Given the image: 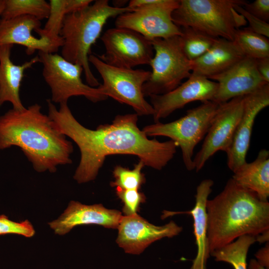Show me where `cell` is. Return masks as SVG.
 <instances>
[{"instance_id":"obj_1","label":"cell","mask_w":269,"mask_h":269,"mask_svg":"<svg viewBox=\"0 0 269 269\" xmlns=\"http://www.w3.org/2000/svg\"><path fill=\"white\" fill-rule=\"evenodd\" d=\"M48 116L56 129L72 139L78 146L79 164L74 179L78 183L94 180L107 156L129 154L137 156L145 166L161 170L173 158L177 144L172 140L160 142L149 139L137 127L138 115H117L111 124L98 126L91 130L82 126L73 116L67 103L58 110L47 100Z\"/></svg>"},{"instance_id":"obj_2","label":"cell","mask_w":269,"mask_h":269,"mask_svg":"<svg viewBox=\"0 0 269 269\" xmlns=\"http://www.w3.org/2000/svg\"><path fill=\"white\" fill-rule=\"evenodd\" d=\"M35 104L22 110L10 109L0 116V150L19 147L39 172H55L72 163V143Z\"/></svg>"},{"instance_id":"obj_3","label":"cell","mask_w":269,"mask_h":269,"mask_svg":"<svg viewBox=\"0 0 269 269\" xmlns=\"http://www.w3.org/2000/svg\"><path fill=\"white\" fill-rule=\"evenodd\" d=\"M207 236L211 253L239 237H256L269 230V202L237 184L232 178L206 203Z\"/></svg>"},{"instance_id":"obj_4","label":"cell","mask_w":269,"mask_h":269,"mask_svg":"<svg viewBox=\"0 0 269 269\" xmlns=\"http://www.w3.org/2000/svg\"><path fill=\"white\" fill-rule=\"evenodd\" d=\"M131 10L128 6L117 7L111 6L108 0H97L81 10L66 15L60 32L63 40L61 56L83 68L90 86L98 87L101 84L90 67L91 46L108 19Z\"/></svg>"},{"instance_id":"obj_5","label":"cell","mask_w":269,"mask_h":269,"mask_svg":"<svg viewBox=\"0 0 269 269\" xmlns=\"http://www.w3.org/2000/svg\"><path fill=\"white\" fill-rule=\"evenodd\" d=\"M244 0H179L172 13L180 27H190L215 38L233 41L236 30L247 22L234 8Z\"/></svg>"},{"instance_id":"obj_6","label":"cell","mask_w":269,"mask_h":269,"mask_svg":"<svg viewBox=\"0 0 269 269\" xmlns=\"http://www.w3.org/2000/svg\"><path fill=\"white\" fill-rule=\"evenodd\" d=\"M220 105L213 101L204 102L177 120L165 124L155 123L146 126L142 131L147 136L170 138L180 147L186 168L192 171L194 170V148L206 135Z\"/></svg>"},{"instance_id":"obj_7","label":"cell","mask_w":269,"mask_h":269,"mask_svg":"<svg viewBox=\"0 0 269 269\" xmlns=\"http://www.w3.org/2000/svg\"><path fill=\"white\" fill-rule=\"evenodd\" d=\"M154 51L149 63L152 71L142 86L144 97L167 93L191 75L192 62L183 52L180 36L150 40Z\"/></svg>"},{"instance_id":"obj_8","label":"cell","mask_w":269,"mask_h":269,"mask_svg":"<svg viewBox=\"0 0 269 269\" xmlns=\"http://www.w3.org/2000/svg\"><path fill=\"white\" fill-rule=\"evenodd\" d=\"M179 0H131L132 10L118 16L116 27L128 28L140 34L150 41L181 36L180 27L172 19Z\"/></svg>"},{"instance_id":"obj_9","label":"cell","mask_w":269,"mask_h":269,"mask_svg":"<svg viewBox=\"0 0 269 269\" xmlns=\"http://www.w3.org/2000/svg\"><path fill=\"white\" fill-rule=\"evenodd\" d=\"M88 60L102 78L103 84L98 87L104 95L132 107L138 116L153 115V107L142 93V86L149 79L150 71L114 67L92 54Z\"/></svg>"},{"instance_id":"obj_10","label":"cell","mask_w":269,"mask_h":269,"mask_svg":"<svg viewBox=\"0 0 269 269\" xmlns=\"http://www.w3.org/2000/svg\"><path fill=\"white\" fill-rule=\"evenodd\" d=\"M38 56L43 65L42 76L51 89L52 102L67 103L73 96H83L93 103L108 98L98 87H91L82 81L83 69L79 65L57 53L39 52Z\"/></svg>"},{"instance_id":"obj_11","label":"cell","mask_w":269,"mask_h":269,"mask_svg":"<svg viewBox=\"0 0 269 269\" xmlns=\"http://www.w3.org/2000/svg\"><path fill=\"white\" fill-rule=\"evenodd\" d=\"M101 39L105 51L96 55L104 62L114 67L133 69L140 65H149L154 55L150 41L130 29H108Z\"/></svg>"},{"instance_id":"obj_12","label":"cell","mask_w":269,"mask_h":269,"mask_svg":"<svg viewBox=\"0 0 269 269\" xmlns=\"http://www.w3.org/2000/svg\"><path fill=\"white\" fill-rule=\"evenodd\" d=\"M243 96L221 104L205 136L200 150L193 158L194 170L199 171L216 152L226 151L230 146L241 117Z\"/></svg>"},{"instance_id":"obj_13","label":"cell","mask_w":269,"mask_h":269,"mask_svg":"<svg viewBox=\"0 0 269 269\" xmlns=\"http://www.w3.org/2000/svg\"><path fill=\"white\" fill-rule=\"evenodd\" d=\"M217 82L201 76L191 74L185 82L163 95L150 96L154 110L155 123L159 122L175 111L196 101H212L217 92Z\"/></svg>"},{"instance_id":"obj_14","label":"cell","mask_w":269,"mask_h":269,"mask_svg":"<svg viewBox=\"0 0 269 269\" xmlns=\"http://www.w3.org/2000/svg\"><path fill=\"white\" fill-rule=\"evenodd\" d=\"M116 242L126 253L139 255L151 244L180 234L182 228L171 221L163 226L152 224L135 214L122 216Z\"/></svg>"},{"instance_id":"obj_15","label":"cell","mask_w":269,"mask_h":269,"mask_svg":"<svg viewBox=\"0 0 269 269\" xmlns=\"http://www.w3.org/2000/svg\"><path fill=\"white\" fill-rule=\"evenodd\" d=\"M269 105V84L243 96L241 117L236 127L227 154V164L233 171L246 162L253 128L259 113Z\"/></svg>"},{"instance_id":"obj_16","label":"cell","mask_w":269,"mask_h":269,"mask_svg":"<svg viewBox=\"0 0 269 269\" xmlns=\"http://www.w3.org/2000/svg\"><path fill=\"white\" fill-rule=\"evenodd\" d=\"M208 79L218 84L217 91L212 101L219 104L252 93L269 84L259 73L256 59L247 56L224 72Z\"/></svg>"},{"instance_id":"obj_17","label":"cell","mask_w":269,"mask_h":269,"mask_svg":"<svg viewBox=\"0 0 269 269\" xmlns=\"http://www.w3.org/2000/svg\"><path fill=\"white\" fill-rule=\"evenodd\" d=\"M40 26V20L30 15L0 19V46L18 44L26 48L27 55H32L36 50L55 53L62 46L63 39L53 40L45 36L35 37L32 32Z\"/></svg>"},{"instance_id":"obj_18","label":"cell","mask_w":269,"mask_h":269,"mask_svg":"<svg viewBox=\"0 0 269 269\" xmlns=\"http://www.w3.org/2000/svg\"><path fill=\"white\" fill-rule=\"evenodd\" d=\"M122 216L119 211L107 209L101 204L87 205L71 201L64 213L48 224L56 234L64 235L82 225L96 224L117 229Z\"/></svg>"},{"instance_id":"obj_19","label":"cell","mask_w":269,"mask_h":269,"mask_svg":"<svg viewBox=\"0 0 269 269\" xmlns=\"http://www.w3.org/2000/svg\"><path fill=\"white\" fill-rule=\"evenodd\" d=\"M214 181L210 179L202 180L196 188L194 207L181 212L163 211L162 219L176 214H185L192 216L193 220V233L197 247V253L189 269H207L206 264L210 256L207 236V215L206 203L211 193Z\"/></svg>"},{"instance_id":"obj_20","label":"cell","mask_w":269,"mask_h":269,"mask_svg":"<svg viewBox=\"0 0 269 269\" xmlns=\"http://www.w3.org/2000/svg\"><path fill=\"white\" fill-rule=\"evenodd\" d=\"M245 56L233 41L217 38L207 52L192 61L191 74L209 78L224 72Z\"/></svg>"},{"instance_id":"obj_21","label":"cell","mask_w":269,"mask_h":269,"mask_svg":"<svg viewBox=\"0 0 269 269\" xmlns=\"http://www.w3.org/2000/svg\"><path fill=\"white\" fill-rule=\"evenodd\" d=\"M12 45L0 46V106L4 102L11 103L13 109L25 108L20 98L19 90L24 71L39 62L36 56L21 65H15L10 59Z\"/></svg>"},{"instance_id":"obj_22","label":"cell","mask_w":269,"mask_h":269,"mask_svg":"<svg viewBox=\"0 0 269 269\" xmlns=\"http://www.w3.org/2000/svg\"><path fill=\"white\" fill-rule=\"evenodd\" d=\"M232 179L263 201L269 197V151L261 149L255 160L247 161L233 172Z\"/></svg>"},{"instance_id":"obj_23","label":"cell","mask_w":269,"mask_h":269,"mask_svg":"<svg viewBox=\"0 0 269 269\" xmlns=\"http://www.w3.org/2000/svg\"><path fill=\"white\" fill-rule=\"evenodd\" d=\"M256 242V237L242 236L233 242L212 252L210 256L217 262L230 264L234 269H248L247 258L250 247Z\"/></svg>"},{"instance_id":"obj_24","label":"cell","mask_w":269,"mask_h":269,"mask_svg":"<svg viewBox=\"0 0 269 269\" xmlns=\"http://www.w3.org/2000/svg\"><path fill=\"white\" fill-rule=\"evenodd\" d=\"M49 11V3L44 0H4L0 19L30 15L41 20L48 18Z\"/></svg>"},{"instance_id":"obj_25","label":"cell","mask_w":269,"mask_h":269,"mask_svg":"<svg viewBox=\"0 0 269 269\" xmlns=\"http://www.w3.org/2000/svg\"><path fill=\"white\" fill-rule=\"evenodd\" d=\"M180 28L182 49L186 57L191 61L207 52L217 38L190 27Z\"/></svg>"},{"instance_id":"obj_26","label":"cell","mask_w":269,"mask_h":269,"mask_svg":"<svg viewBox=\"0 0 269 269\" xmlns=\"http://www.w3.org/2000/svg\"><path fill=\"white\" fill-rule=\"evenodd\" d=\"M233 41L246 56L255 59L269 57V40L248 27L236 30Z\"/></svg>"},{"instance_id":"obj_27","label":"cell","mask_w":269,"mask_h":269,"mask_svg":"<svg viewBox=\"0 0 269 269\" xmlns=\"http://www.w3.org/2000/svg\"><path fill=\"white\" fill-rule=\"evenodd\" d=\"M50 11L47 21L43 28L35 30L40 36H45L53 40L63 38L60 36L64 18L67 15L66 0H50Z\"/></svg>"},{"instance_id":"obj_28","label":"cell","mask_w":269,"mask_h":269,"mask_svg":"<svg viewBox=\"0 0 269 269\" xmlns=\"http://www.w3.org/2000/svg\"><path fill=\"white\" fill-rule=\"evenodd\" d=\"M144 166L140 160L133 169L116 166L113 171L115 180L110 183L111 186L121 190H139L145 182L144 175L141 172Z\"/></svg>"},{"instance_id":"obj_29","label":"cell","mask_w":269,"mask_h":269,"mask_svg":"<svg viewBox=\"0 0 269 269\" xmlns=\"http://www.w3.org/2000/svg\"><path fill=\"white\" fill-rule=\"evenodd\" d=\"M34 234V228L27 220L16 222L10 220L5 215H0V236L16 234L29 238Z\"/></svg>"},{"instance_id":"obj_30","label":"cell","mask_w":269,"mask_h":269,"mask_svg":"<svg viewBox=\"0 0 269 269\" xmlns=\"http://www.w3.org/2000/svg\"><path fill=\"white\" fill-rule=\"evenodd\" d=\"M116 194L122 200L125 216L137 214L140 205L145 201V196L139 190H121L116 189Z\"/></svg>"},{"instance_id":"obj_31","label":"cell","mask_w":269,"mask_h":269,"mask_svg":"<svg viewBox=\"0 0 269 269\" xmlns=\"http://www.w3.org/2000/svg\"><path fill=\"white\" fill-rule=\"evenodd\" d=\"M234 8L239 14L244 16L247 22H249V26L248 27L249 29L269 38V23L262 21L249 13L245 9L242 4H236Z\"/></svg>"},{"instance_id":"obj_32","label":"cell","mask_w":269,"mask_h":269,"mask_svg":"<svg viewBox=\"0 0 269 269\" xmlns=\"http://www.w3.org/2000/svg\"><path fill=\"white\" fill-rule=\"evenodd\" d=\"M249 13L265 22L269 21V0H256L244 5Z\"/></svg>"},{"instance_id":"obj_33","label":"cell","mask_w":269,"mask_h":269,"mask_svg":"<svg viewBox=\"0 0 269 269\" xmlns=\"http://www.w3.org/2000/svg\"><path fill=\"white\" fill-rule=\"evenodd\" d=\"M94 1L92 0H66L67 14L81 10Z\"/></svg>"},{"instance_id":"obj_34","label":"cell","mask_w":269,"mask_h":269,"mask_svg":"<svg viewBox=\"0 0 269 269\" xmlns=\"http://www.w3.org/2000/svg\"><path fill=\"white\" fill-rule=\"evenodd\" d=\"M257 70L267 83H269V57L256 59Z\"/></svg>"},{"instance_id":"obj_35","label":"cell","mask_w":269,"mask_h":269,"mask_svg":"<svg viewBox=\"0 0 269 269\" xmlns=\"http://www.w3.org/2000/svg\"><path fill=\"white\" fill-rule=\"evenodd\" d=\"M255 256L260 265L266 269H269V242L266 243L265 246L259 250Z\"/></svg>"},{"instance_id":"obj_36","label":"cell","mask_w":269,"mask_h":269,"mask_svg":"<svg viewBox=\"0 0 269 269\" xmlns=\"http://www.w3.org/2000/svg\"><path fill=\"white\" fill-rule=\"evenodd\" d=\"M256 242L260 243H264L269 242V230L266 231L262 234L259 235L256 237Z\"/></svg>"},{"instance_id":"obj_37","label":"cell","mask_w":269,"mask_h":269,"mask_svg":"<svg viewBox=\"0 0 269 269\" xmlns=\"http://www.w3.org/2000/svg\"><path fill=\"white\" fill-rule=\"evenodd\" d=\"M248 269H266L256 261V259H252L250 260L249 265L248 267Z\"/></svg>"},{"instance_id":"obj_38","label":"cell","mask_w":269,"mask_h":269,"mask_svg":"<svg viewBox=\"0 0 269 269\" xmlns=\"http://www.w3.org/2000/svg\"><path fill=\"white\" fill-rule=\"evenodd\" d=\"M4 4V0H0V16L2 12Z\"/></svg>"}]
</instances>
